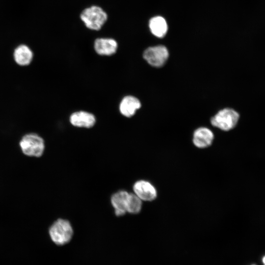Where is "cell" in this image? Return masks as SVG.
I'll use <instances>...</instances> for the list:
<instances>
[{
	"label": "cell",
	"instance_id": "8fae6325",
	"mask_svg": "<svg viewBox=\"0 0 265 265\" xmlns=\"http://www.w3.org/2000/svg\"><path fill=\"white\" fill-rule=\"evenodd\" d=\"M72 125L81 128H91L95 123L94 115L89 112L80 111L72 114L70 118Z\"/></svg>",
	"mask_w": 265,
	"mask_h": 265
},
{
	"label": "cell",
	"instance_id": "5bb4252c",
	"mask_svg": "<svg viewBox=\"0 0 265 265\" xmlns=\"http://www.w3.org/2000/svg\"><path fill=\"white\" fill-rule=\"evenodd\" d=\"M142 207V201L134 193H130L127 202V212L137 214L141 211Z\"/></svg>",
	"mask_w": 265,
	"mask_h": 265
},
{
	"label": "cell",
	"instance_id": "7a4b0ae2",
	"mask_svg": "<svg viewBox=\"0 0 265 265\" xmlns=\"http://www.w3.org/2000/svg\"><path fill=\"white\" fill-rule=\"evenodd\" d=\"M19 146L25 155L36 158L43 155L45 148L43 138L34 132L24 135L19 141Z\"/></svg>",
	"mask_w": 265,
	"mask_h": 265
},
{
	"label": "cell",
	"instance_id": "7c38bea8",
	"mask_svg": "<svg viewBox=\"0 0 265 265\" xmlns=\"http://www.w3.org/2000/svg\"><path fill=\"white\" fill-rule=\"evenodd\" d=\"M140 107L141 103L137 98L132 96H127L121 101L119 110L124 116L131 117Z\"/></svg>",
	"mask_w": 265,
	"mask_h": 265
},
{
	"label": "cell",
	"instance_id": "2e32d148",
	"mask_svg": "<svg viewBox=\"0 0 265 265\" xmlns=\"http://www.w3.org/2000/svg\"></svg>",
	"mask_w": 265,
	"mask_h": 265
},
{
	"label": "cell",
	"instance_id": "9a60e30c",
	"mask_svg": "<svg viewBox=\"0 0 265 265\" xmlns=\"http://www.w3.org/2000/svg\"><path fill=\"white\" fill-rule=\"evenodd\" d=\"M263 262L265 265V256H264V258H263Z\"/></svg>",
	"mask_w": 265,
	"mask_h": 265
},
{
	"label": "cell",
	"instance_id": "8992f818",
	"mask_svg": "<svg viewBox=\"0 0 265 265\" xmlns=\"http://www.w3.org/2000/svg\"><path fill=\"white\" fill-rule=\"evenodd\" d=\"M133 191L142 201H152L158 196L157 190L149 181L144 180L137 181L133 185Z\"/></svg>",
	"mask_w": 265,
	"mask_h": 265
},
{
	"label": "cell",
	"instance_id": "277c9868",
	"mask_svg": "<svg viewBox=\"0 0 265 265\" xmlns=\"http://www.w3.org/2000/svg\"><path fill=\"white\" fill-rule=\"evenodd\" d=\"M238 113L231 108H226L219 110L211 119L212 124L221 130L228 131L233 129L237 125Z\"/></svg>",
	"mask_w": 265,
	"mask_h": 265
},
{
	"label": "cell",
	"instance_id": "6da1fadb",
	"mask_svg": "<svg viewBox=\"0 0 265 265\" xmlns=\"http://www.w3.org/2000/svg\"><path fill=\"white\" fill-rule=\"evenodd\" d=\"M49 234L54 243L58 246H62L71 241L74 231L68 220L58 218L49 228Z\"/></svg>",
	"mask_w": 265,
	"mask_h": 265
},
{
	"label": "cell",
	"instance_id": "3957f363",
	"mask_svg": "<svg viewBox=\"0 0 265 265\" xmlns=\"http://www.w3.org/2000/svg\"><path fill=\"white\" fill-rule=\"evenodd\" d=\"M80 18L86 27L99 30L107 20V15L101 7L93 5L84 9L81 13Z\"/></svg>",
	"mask_w": 265,
	"mask_h": 265
},
{
	"label": "cell",
	"instance_id": "30bf717a",
	"mask_svg": "<svg viewBox=\"0 0 265 265\" xmlns=\"http://www.w3.org/2000/svg\"><path fill=\"white\" fill-rule=\"evenodd\" d=\"M33 57L31 50L26 45L22 44L17 46L13 52V59L16 64L21 67L29 65Z\"/></svg>",
	"mask_w": 265,
	"mask_h": 265
},
{
	"label": "cell",
	"instance_id": "4fadbf2b",
	"mask_svg": "<svg viewBox=\"0 0 265 265\" xmlns=\"http://www.w3.org/2000/svg\"><path fill=\"white\" fill-rule=\"evenodd\" d=\"M149 26L152 33L159 38L163 37L166 34L168 26L166 20L161 16H155L149 20Z\"/></svg>",
	"mask_w": 265,
	"mask_h": 265
},
{
	"label": "cell",
	"instance_id": "ba28073f",
	"mask_svg": "<svg viewBox=\"0 0 265 265\" xmlns=\"http://www.w3.org/2000/svg\"><path fill=\"white\" fill-rule=\"evenodd\" d=\"M213 138V134L210 129L201 127L196 129L194 132L193 143L198 148H206L212 144Z\"/></svg>",
	"mask_w": 265,
	"mask_h": 265
},
{
	"label": "cell",
	"instance_id": "9c48e42d",
	"mask_svg": "<svg viewBox=\"0 0 265 265\" xmlns=\"http://www.w3.org/2000/svg\"><path fill=\"white\" fill-rule=\"evenodd\" d=\"M118 48L117 42L110 38H99L94 42L96 52L102 55H111L115 53Z\"/></svg>",
	"mask_w": 265,
	"mask_h": 265
},
{
	"label": "cell",
	"instance_id": "5b68a950",
	"mask_svg": "<svg viewBox=\"0 0 265 265\" xmlns=\"http://www.w3.org/2000/svg\"><path fill=\"white\" fill-rule=\"evenodd\" d=\"M143 56L151 66L160 67L166 62L169 56V53L165 46L159 45L146 49L143 53Z\"/></svg>",
	"mask_w": 265,
	"mask_h": 265
},
{
	"label": "cell",
	"instance_id": "52a82bcc",
	"mask_svg": "<svg viewBox=\"0 0 265 265\" xmlns=\"http://www.w3.org/2000/svg\"><path fill=\"white\" fill-rule=\"evenodd\" d=\"M130 193L121 190L113 193L110 198L111 204L117 216L125 215L127 212V205Z\"/></svg>",
	"mask_w": 265,
	"mask_h": 265
}]
</instances>
